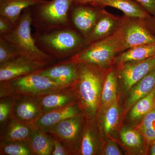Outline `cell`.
<instances>
[{
    "label": "cell",
    "mask_w": 155,
    "mask_h": 155,
    "mask_svg": "<svg viewBox=\"0 0 155 155\" xmlns=\"http://www.w3.org/2000/svg\"><path fill=\"white\" fill-rule=\"evenodd\" d=\"M76 64L77 77L72 87L77 104L85 119H96L104 81L102 69L83 63Z\"/></svg>",
    "instance_id": "6da1fadb"
},
{
    "label": "cell",
    "mask_w": 155,
    "mask_h": 155,
    "mask_svg": "<svg viewBox=\"0 0 155 155\" xmlns=\"http://www.w3.org/2000/svg\"><path fill=\"white\" fill-rule=\"evenodd\" d=\"M32 35L39 48L56 60L71 58L87 45L84 38L71 26Z\"/></svg>",
    "instance_id": "7a4b0ae2"
},
{
    "label": "cell",
    "mask_w": 155,
    "mask_h": 155,
    "mask_svg": "<svg viewBox=\"0 0 155 155\" xmlns=\"http://www.w3.org/2000/svg\"><path fill=\"white\" fill-rule=\"evenodd\" d=\"M31 7L22 12L17 25L10 33L0 35L11 42L20 55L47 66L52 65L56 59L39 48L31 32Z\"/></svg>",
    "instance_id": "3957f363"
},
{
    "label": "cell",
    "mask_w": 155,
    "mask_h": 155,
    "mask_svg": "<svg viewBox=\"0 0 155 155\" xmlns=\"http://www.w3.org/2000/svg\"><path fill=\"white\" fill-rule=\"evenodd\" d=\"M75 0H45L31 7V24L35 31L44 32L71 26L69 13Z\"/></svg>",
    "instance_id": "277c9868"
},
{
    "label": "cell",
    "mask_w": 155,
    "mask_h": 155,
    "mask_svg": "<svg viewBox=\"0 0 155 155\" xmlns=\"http://www.w3.org/2000/svg\"><path fill=\"white\" fill-rule=\"evenodd\" d=\"M123 50L121 29L113 35L87 45L70 58L76 63H83L102 69L115 61L116 55Z\"/></svg>",
    "instance_id": "5b68a950"
},
{
    "label": "cell",
    "mask_w": 155,
    "mask_h": 155,
    "mask_svg": "<svg viewBox=\"0 0 155 155\" xmlns=\"http://www.w3.org/2000/svg\"><path fill=\"white\" fill-rule=\"evenodd\" d=\"M38 72L0 82V98L20 96H40L68 87Z\"/></svg>",
    "instance_id": "8992f818"
},
{
    "label": "cell",
    "mask_w": 155,
    "mask_h": 155,
    "mask_svg": "<svg viewBox=\"0 0 155 155\" xmlns=\"http://www.w3.org/2000/svg\"><path fill=\"white\" fill-rule=\"evenodd\" d=\"M83 114L65 119L53 126L47 133L59 139L72 155L79 154L85 123Z\"/></svg>",
    "instance_id": "52a82bcc"
},
{
    "label": "cell",
    "mask_w": 155,
    "mask_h": 155,
    "mask_svg": "<svg viewBox=\"0 0 155 155\" xmlns=\"http://www.w3.org/2000/svg\"><path fill=\"white\" fill-rule=\"evenodd\" d=\"M96 6L75 2L69 13L70 25L84 39L88 36L100 18Z\"/></svg>",
    "instance_id": "ba28073f"
},
{
    "label": "cell",
    "mask_w": 155,
    "mask_h": 155,
    "mask_svg": "<svg viewBox=\"0 0 155 155\" xmlns=\"http://www.w3.org/2000/svg\"><path fill=\"white\" fill-rule=\"evenodd\" d=\"M47 65L19 55L12 61L0 65V82L41 71Z\"/></svg>",
    "instance_id": "9c48e42d"
},
{
    "label": "cell",
    "mask_w": 155,
    "mask_h": 155,
    "mask_svg": "<svg viewBox=\"0 0 155 155\" xmlns=\"http://www.w3.org/2000/svg\"><path fill=\"white\" fill-rule=\"evenodd\" d=\"M40 96L15 97L14 118L25 123L34 124L44 114L42 109Z\"/></svg>",
    "instance_id": "30bf717a"
},
{
    "label": "cell",
    "mask_w": 155,
    "mask_h": 155,
    "mask_svg": "<svg viewBox=\"0 0 155 155\" xmlns=\"http://www.w3.org/2000/svg\"><path fill=\"white\" fill-rule=\"evenodd\" d=\"M65 87H70L77 77V64L70 58L48 66L38 72Z\"/></svg>",
    "instance_id": "8fae6325"
},
{
    "label": "cell",
    "mask_w": 155,
    "mask_h": 155,
    "mask_svg": "<svg viewBox=\"0 0 155 155\" xmlns=\"http://www.w3.org/2000/svg\"><path fill=\"white\" fill-rule=\"evenodd\" d=\"M119 72L123 86L130 90L135 84L155 68V56L143 60L121 64Z\"/></svg>",
    "instance_id": "7c38bea8"
},
{
    "label": "cell",
    "mask_w": 155,
    "mask_h": 155,
    "mask_svg": "<svg viewBox=\"0 0 155 155\" xmlns=\"http://www.w3.org/2000/svg\"><path fill=\"white\" fill-rule=\"evenodd\" d=\"M120 29L124 51L141 45L155 43V36L140 22H130Z\"/></svg>",
    "instance_id": "4fadbf2b"
},
{
    "label": "cell",
    "mask_w": 155,
    "mask_h": 155,
    "mask_svg": "<svg viewBox=\"0 0 155 155\" xmlns=\"http://www.w3.org/2000/svg\"><path fill=\"white\" fill-rule=\"evenodd\" d=\"M83 114L77 103L45 113L34 124L39 129L47 133L56 124L65 119Z\"/></svg>",
    "instance_id": "5bb4252c"
},
{
    "label": "cell",
    "mask_w": 155,
    "mask_h": 155,
    "mask_svg": "<svg viewBox=\"0 0 155 155\" xmlns=\"http://www.w3.org/2000/svg\"><path fill=\"white\" fill-rule=\"evenodd\" d=\"M40 99L44 114L77 103L72 87L41 96Z\"/></svg>",
    "instance_id": "9a60e30c"
},
{
    "label": "cell",
    "mask_w": 155,
    "mask_h": 155,
    "mask_svg": "<svg viewBox=\"0 0 155 155\" xmlns=\"http://www.w3.org/2000/svg\"><path fill=\"white\" fill-rule=\"evenodd\" d=\"M75 2L99 7H112L122 11L129 17L145 19L148 17L145 10L133 0H75Z\"/></svg>",
    "instance_id": "2e32d148"
},
{
    "label": "cell",
    "mask_w": 155,
    "mask_h": 155,
    "mask_svg": "<svg viewBox=\"0 0 155 155\" xmlns=\"http://www.w3.org/2000/svg\"><path fill=\"white\" fill-rule=\"evenodd\" d=\"M35 127L13 118L0 129V141L30 140Z\"/></svg>",
    "instance_id": "e0dca14e"
},
{
    "label": "cell",
    "mask_w": 155,
    "mask_h": 155,
    "mask_svg": "<svg viewBox=\"0 0 155 155\" xmlns=\"http://www.w3.org/2000/svg\"><path fill=\"white\" fill-rule=\"evenodd\" d=\"M96 119H85L81 140L79 154L96 155L99 151V137Z\"/></svg>",
    "instance_id": "ac0fdd59"
},
{
    "label": "cell",
    "mask_w": 155,
    "mask_h": 155,
    "mask_svg": "<svg viewBox=\"0 0 155 155\" xmlns=\"http://www.w3.org/2000/svg\"><path fill=\"white\" fill-rule=\"evenodd\" d=\"M45 0H0V16L7 18L17 25L22 12Z\"/></svg>",
    "instance_id": "d6986e66"
},
{
    "label": "cell",
    "mask_w": 155,
    "mask_h": 155,
    "mask_svg": "<svg viewBox=\"0 0 155 155\" xmlns=\"http://www.w3.org/2000/svg\"><path fill=\"white\" fill-rule=\"evenodd\" d=\"M155 87V68L130 89L126 101L130 108L139 100L148 94Z\"/></svg>",
    "instance_id": "ffe728a7"
},
{
    "label": "cell",
    "mask_w": 155,
    "mask_h": 155,
    "mask_svg": "<svg viewBox=\"0 0 155 155\" xmlns=\"http://www.w3.org/2000/svg\"><path fill=\"white\" fill-rule=\"evenodd\" d=\"M155 56V43L130 48L116 57L115 62L122 64L132 61H143Z\"/></svg>",
    "instance_id": "44dd1931"
},
{
    "label": "cell",
    "mask_w": 155,
    "mask_h": 155,
    "mask_svg": "<svg viewBox=\"0 0 155 155\" xmlns=\"http://www.w3.org/2000/svg\"><path fill=\"white\" fill-rule=\"evenodd\" d=\"M30 141L35 155H52L53 143L52 136L50 134L42 131L35 126Z\"/></svg>",
    "instance_id": "7402d4cb"
},
{
    "label": "cell",
    "mask_w": 155,
    "mask_h": 155,
    "mask_svg": "<svg viewBox=\"0 0 155 155\" xmlns=\"http://www.w3.org/2000/svg\"><path fill=\"white\" fill-rule=\"evenodd\" d=\"M116 25V21L114 18L108 16L100 17L92 30L85 38L87 45L103 39L114 30Z\"/></svg>",
    "instance_id": "603a6c76"
},
{
    "label": "cell",
    "mask_w": 155,
    "mask_h": 155,
    "mask_svg": "<svg viewBox=\"0 0 155 155\" xmlns=\"http://www.w3.org/2000/svg\"><path fill=\"white\" fill-rule=\"evenodd\" d=\"M117 92V77L115 72L112 71L108 73L104 79L101 95V108L102 110H104L116 101Z\"/></svg>",
    "instance_id": "cb8c5ba5"
},
{
    "label": "cell",
    "mask_w": 155,
    "mask_h": 155,
    "mask_svg": "<svg viewBox=\"0 0 155 155\" xmlns=\"http://www.w3.org/2000/svg\"><path fill=\"white\" fill-rule=\"evenodd\" d=\"M1 155H35L30 140L0 141Z\"/></svg>",
    "instance_id": "d4e9b609"
},
{
    "label": "cell",
    "mask_w": 155,
    "mask_h": 155,
    "mask_svg": "<svg viewBox=\"0 0 155 155\" xmlns=\"http://www.w3.org/2000/svg\"><path fill=\"white\" fill-rule=\"evenodd\" d=\"M155 106V87L147 96L134 104L130 111L129 116L132 120L143 119Z\"/></svg>",
    "instance_id": "484cf974"
},
{
    "label": "cell",
    "mask_w": 155,
    "mask_h": 155,
    "mask_svg": "<svg viewBox=\"0 0 155 155\" xmlns=\"http://www.w3.org/2000/svg\"><path fill=\"white\" fill-rule=\"evenodd\" d=\"M119 119V107L116 101L106 109L104 113L102 125L104 132L107 134L111 133L117 126Z\"/></svg>",
    "instance_id": "4316f807"
},
{
    "label": "cell",
    "mask_w": 155,
    "mask_h": 155,
    "mask_svg": "<svg viewBox=\"0 0 155 155\" xmlns=\"http://www.w3.org/2000/svg\"><path fill=\"white\" fill-rule=\"evenodd\" d=\"M142 134L149 145L155 140V106L143 118L140 127Z\"/></svg>",
    "instance_id": "83f0119b"
},
{
    "label": "cell",
    "mask_w": 155,
    "mask_h": 155,
    "mask_svg": "<svg viewBox=\"0 0 155 155\" xmlns=\"http://www.w3.org/2000/svg\"><path fill=\"white\" fill-rule=\"evenodd\" d=\"M15 100V97L0 98V129L14 118L13 110Z\"/></svg>",
    "instance_id": "f1b7e54d"
},
{
    "label": "cell",
    "mask_w": 155,
    "mask_h": 155,
    "mask_svg": "<svg viewBox=\"0 0 155 155\" xmlns=\"http://www.w3.org/2000/svg\"><path fill=\"white\" fill-rule=\"evenodd\" d=\"M19 55L16 48L5 38L0 36V65L12 61Z\"/></svg>",
    "instance_id": "f546056e"
},
{
    "label": "cell",
    "mask_w": 155,
    "mask_h": 155,
    "mask_svg": "<svg viewBox=\"0 0 155 155\" xmlns=\"http://www.w3.org/2000/svg\"><path fill=\"white\" fill-rule=\"evenodd\" d=\"M120 137L123 143L129 147H139L143 143L142 136L130 128H122L120 132Z\"/></svg>",
    "instance_id": "4dcf8cb0"
},
{
    "label": "cell",
    "mask_w": 155,
    "mask_h": 155,
    "mask_svg": "<svg viewBox=\"0 0 155 155\" xmlns=\"http://www.w3.org/2000/svg\"><path fill=\"white\" fill-rule=\"evenodd\" d=\"M51 136L53 143V149L51 155H72L69 150L59 139L54 136Z\"/></svg>",
    "instance_id": "1f68e13d"
},
{
    "label": "cell",
    "mask_w": 155,
    "mask_h": 155,
    "mask_svg": "<svg viewBox=\"0 0 155 155\" xmlns=\"http://www.w3.org/2000/svg\"><path fill=\"white\" fill-rule=\"evenodd\" d=\"M15 25L6 17L0 16V35L8 34L12 31Z\"/></svg>",
    "instance_id": "d6a6232c"
},
{
    "label": "cell",
    "mask_w": 155,
    "mask_h": 155,
    "mask_svg": "<svg viewBox=\"0 0 155 155\" xmlns=\"http://www.w3.org/2000/svg\"><path fill=\"white\" fill-rule=\"evenodd\" d=\"M150 14L155 15V0H133Z\"/></svg>",
    "instance_id": "836d02e7"
},
{
    "label": "cell",
    "mask_w": 155,
    "mask_h": 155,
    "mask_svg": "<svg viewBox=\"0 0 155 155\" xmlns=\"http://www.w3.org/2000/svg\"><path fill=\"white\" fill-rule=\"evenodd\" d=\"M103 155H121L122 153L117 145L113 142H109L104 148Z\"/></svg>",
    "instance_id": "e575fe53"
},
{
    "label": "cell",
    "mask_w": 155,
    "mask_h": 155,
    "mask_svg": "<svg viewBox=\"0 0 155 155\" xmlns=\"http://www.w3.org/2000/svg\"><path fill=\"white\" fill-rule=\"evenodd\" d=\"M149 153L151 155H155V140L149 144Z\"/></svg>",
    "instance_id": "d590c367"
}]
</instances>
